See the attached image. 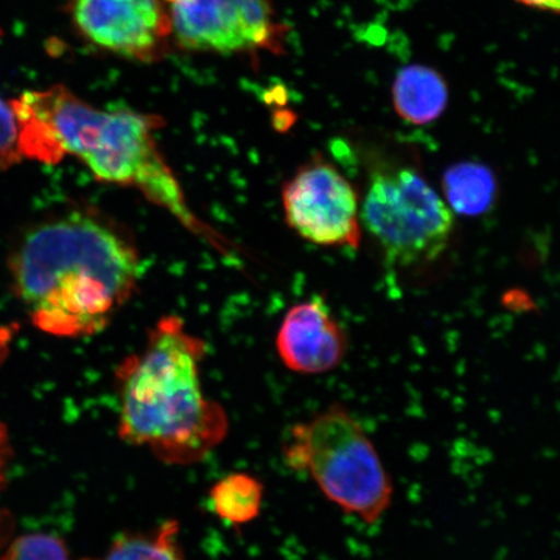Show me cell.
I'll use <instances>...</instances> for the list:
<instances>
[{
	"mask_svg": "<svg viewBox=\"0 0 560 560\" xmlns=\"http://www.w3.org/2000/svg\"><path fill=\"white\" fill-rule=\"evenodd\" d=\"M10 271L39 330L81 338L103 331L130 299L140 260L120 229L73 210L27 230L12 250Z\"/></svg>",
	"mask_w": 560,
	"mask_h": 560,
	"instance_id": "6da1fadb",
	"label": "cell"
},
{
	"mask_svg": "<svg viewBox=\"0 0 560 560\" xmlns=\"http://www.w3.org/2000/svg\"><path fill=\"white\" fill-rule=\"evenodd\" d=\"M11 105L21 156L47 164L74 156L97 179L137 188L182 225L213 242L159 149L158 117L100 109L61 85L27 91Z\"/></svg>",
	"mask_w": 560,
	"mask_h": 560,
	"instance_id": "7a4b0ae2",
	"label": "cell"
},
{
	"mask_svg": "<svg viewBox=\"0 0 560 560\" xmlns=\"http://www.w3.org/2000/svg\"><path fill=\"white\" fill-rule=\"evenodd\" d=\"M205 342L178 318H165L145 348L117 371L120 392L118 435L144 446L171 465L205 458L228 432V418L202 390Z\"/></svg>",
	"mask_w": 560,
	"mask_h": 560,
	"instance_id": "3957f363",
	"label": "cell"
},
{
	"mask_svg": "<svg viewBox=\"0 0 560 560\" xmlns=\"http://www.w3.org/2000/svg\"><path fill=\"white\" fill-rule=\"evenodd\" d=\"M290 470L311 478L327 501L374 525L394 500V482L374 441L345 404L293 424L282 447Z\"/></svg>",
	"mask_w": 560,
	"mask_h": 560,
	"instance_id": "277c9868",
	"label": "cell"
},
{
	"mask_svg": "<svg viewBox=\"0 0 560 560\" xmlns=\"http://www.w3.org/2000/svg\"><path fill=\"white\" fill-rule=\"evenodd\" d=\"M360 219L388 260L400 266L435 261L454 229L452 209L411 166L371 174Z\"/></svg>",
	"mask_w": 560,
	"mask_h": 560,
	"instance_id": "5b68a950",
	"label": "cell"
},
{
	"mask_svg": "<svg viewBox=\"0 0 560 560\" xmlns=\"http://www.w3.org/2000/svg\"><path fill=\"white\" fill-rule=\"evenodd\" d=\"M173 44L184 50L240 55L285 51L287 27L271 0H164Z\"/></svg>",
	"mask_w": 560,
	"mask_h": 560,
	"instance_id": "8992f818",
	"label": "cell"
},
{
	"mask_svg": "<svg viewBox=\"0 0 560 560\" xmlns=\"http://www.w3.org/2000/svg\"><path fill=\"white\" fill-rule=\"evenodd\" d=\"M285 221L318 245L357 247L361 240L359 195L325 159L301 166L283 188Z\"/></svg>",
	"mask_w": 560,
	"mask_h": 560,
	"instance_id": "52a82bcc",
	"label": "cell"
},
{
	"mask_svg": "<svg viewBox=\"0 0 560 560\" xmlns=\"http://www.w3.org/2000/svg\"><path fill=\"white\" fill-rule=\"evenodd\" d=\"M69 13L83 39L125 59L163 60L174 45L164 0H72Z\"/></svg>",
	"mask_w": 560,
	"mask_h": 560,
	"instance_id": "ba28073f",
	"label": "cell"
},
{
	"mask_svg": "<svg viewBox=\"0 0 560 560\" xmlns=\"http://www.w3.org/2000/svg\"><path fill=\"white\" fill-rule=\"evenodd\" d=\"M276 345L280 360L292 373L322 375L341 365L349 342L325 301L313 299L285 314Z\"/></svg>",
	"mask_w": 560,
	"mask_h": 560,
	"instance_id": "9c48e42d",
	"label": "cell"
},
{
	"mask_svg": "<svg viewBox=\"0 0 560 560\" xmlns=\"http://www.w3.org/2000/svg\"><path fill=\"white\" fill-rule=\"evenodd\" d=\"M392 97L397 115L402 120L412 125H427L444 114L450 90L438 70L411 65L397 73Z\"/></svg>",
	"mask_w": 560,
	"mask_h": 560,
	"instance_id": "30bf717a",
	"label": "cell"
},
{
	"mask_svg": "<svg viewBox=\"0 0 560 560\" xmlns=\"http://www.w3.org/2000/svg\"><path fill=\"white\" fill-rule=\"evenodd\" d=\"M446 205L460 215L488 212L497 198V180L489 167L462 163L450 167L443 179Z\"/></svg>",
	"mask_w": 560,
	"mask_h": 560,
	"instance_id": "8fae6325",
	"label": "cell"
},
{
	"mask_svg": "<svg viewBox=\"0 0 560 560\" xmlns=\"http://www.w3.org/2000/svg\"><path fill=\"white\" fill-rule=\"evenodd\" d=\"M210 502L220 520L233 525L247 524L261 513L264 486L255 476L230 474L210 489Z\"/></svg>",
	"mask_w": 560,
	"mask_h": 560,
	"instance_id": "7c38bea8",
	"label": "cell"
},
{
	"mask_svg": "<svg viewBox=\"0 0 560 560\" xmlns=\"http://www.w3.org/2000/svg\"><path fill=\"white\" fill-rule=\"evenodd\" d=\"M178 535L179 524L175 521L147 534H126L112 542L101 560H185Z\"/></svg>",
	"mask_w": 560,
	"mask_h": 560,
	"instance_id": "4fadbf2b",
	"label": "cell"
},
{
	"mask_svg": "<svg viewBox=\"0 0 560 560\" xmlns=\"http://www.w3.org/2000/svg\"><path fill=\"white\" fill-rule=\"evenodd\" d=\"M3 560H69V551L58 536L30 534L13 541Z\"/></svg>",
	"mask_w": 560,
	"mask_h": 560,
	"instance_id": "5bb4252c",
	"label": "cell"
},
{
	"mask_svg": "<svg viewBox=\"0 0 560 560\" xmlns=\"http://www.w3.org/2000/svg\"><path fill=\"white\" fill-rule=\"evenodd\" d=\"M19 131L12 105L0 97V171L10 170L20 163Z\"/></svg>",
	"mask_w": 560,
	"mask_h": 560,
	"instance_id": "9a60e30c",
	"label": "cell"
},
{
	"mask_svg": "<svg viewBox=\"0 0 560 560\" xmlns=\"http://www.w3.org/2000/svg\"><path fill=\"white\" fill-rule=\"evenodd\" d=\"M11 460V444L5 427L0 424V488H3L7 479V470Z\"/></svg>",
	"mask_w": 560,
	"mask_h": 560,
	"instance_id": "2e32d148",
	"label": "cell"
},
{
	"mask_svg": "<svg viewBox=\"0 0 560 560\" xmlns=\"http://www.w3.org/2000/svg\"><path fill=\"white\" fill-rule=\"evenodd\" d=\"M517 2L530 7V9L558 13L560 10L559 0H517Z\"/></svg>",
	"mask_w": 560,
	"mask_h": 560,
	"instance_id": "e0dca14e",
	"label": "cell"
},
{
	"mask_svg": "<svg viewBox=\"0 0 560 560\" xmlns=\"http://www.w3.org/2000/svg\"><path fill=\"white\" fill-rule=\"evenodd\" d=\"M10 520L9 517L2 516L0 513V545L4 542L5 535L10 532Z\"/></svg>",
	"mask_w": 560,
	"mask_h": 560,
	"instance_id": "ac0fdd59",
	"label": "cell"
}]
</instances>
